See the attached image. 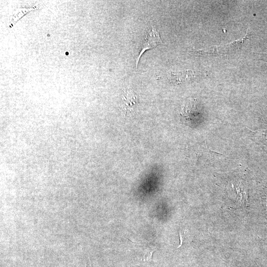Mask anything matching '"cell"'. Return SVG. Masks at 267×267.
Instances as JSON below:
<instances>
[{
  "label": "cell",
  "instance_id": "1",
  "mask_svg": "<svg viewBox=\"0 0 267 267\" xmlns=\"http://www.w3.org/2000/svg\"><path fill=\"white\" fill-rule=\"evenodd\" d=\"M248 31L245 36L223 45L206 47L196 51L200 54L222 55L231 53L241 48L244 41L248 39Z\"/></svg>",
  "mask_w": 267,
  "mask_h": 267
},
{
  "label": "cell",
  "instance_id": "2",
  "mask_svg": "<svg viewBox=\"0 0 267 267\" xmlns=\"http://www.w3.org/2000/svg\"><path fill=\"white\" fill-rule=\"evenodd\" d=\"M162 44V40L158 31L152 27L147 34L144 40L138 48L137 55L135 57L136 67L142 54L147 49H152Z\"/></svg>",
  "mask_w": 267,
  "mask_h": 267
},
{
  "label": "cell",
  "instance_id": "3",
  "mask_svg": "<svg viewBox=\"0 0 267 267\" xmlns=\"http://www.w3.org/2000/svg\"><path fill=\"white\" fill-rule=\"evenodd\" d=\"M180 114L188 124H193L200 114L198 103L195 99L188 100L182 106Z\"/></svg>",
  "mask_w": 267,
  "mask_h": 267
},
{
  "label": "cell",
  "instance_id": "4",
  "mask_svg": "<svg viewBox=\"0 0 267 267\" xmlns=\"http://www.w3.org/2000/svg\"><path fill=\"white\" fill-rule=\"evenodd\" d=\"M122 100L121 108L126 116H130L138 103L137 95L129 87L124 90Z\"/></svg>",
  "mask_w": 267,
  "mask_h": 267
},
{
  "label": "cell",
  "instance_id": "5",
  "mask_svg": "<svg viewBox=\"0 0 267 267\" xmlns=\"http://www.w3.org/2000/svg\"><path fill=\"white\" fill-rule=\"evenodd\" d=\"M194 76L193 71L189 70L183 72H171L168 74V77L170 79L178 84L188 81L193 78Z\"/></svg>",
  "mask_w": 267,
  "mask_h": 267
},
{
  "label": "cell",
  "instance_id": "6",
  "mask_svg": "<svg viewBox=\"0 0 267 267\" xmlns=\"http://www.w3.org/2000/svg\"><path fill=\"white\" fill-rule=\"evenodd\" d=\"M154 251H150L146 253L143 256L144 261H147L152 259Z\"/></svg>",
  "mask_w": 267,
  "mask_h": 267
},
{
  "label": "cell",
  "instance_id": "7",
  "mask_svg": "<svg viewBox=\"0 0 267 267\" xmlns=\"http://www.w3.org/2000/svg\"><path fill=\"white\" fill-rule=\"evenodd\" d=\"M262 57L261 60L266 62H267V53L260 54Z\"/></svg>",
  "mask_w": 267,
  "mask_h": 267
},
{
  "label": "cell",
  "instance_id": "8",
  "mask_svg": "<svg viewBox=\"0 0 267 267\" xmlns=\"http://www.w3.org/2000/svg\"><path fill=\"white\" fill-rule=\"evenodd\" d=\"M184 235L182 234V232H181L180 231L179 232V238H180V246H181L182 245V241L184 239Z\"/></svg>",
  "mask_w": 267,
  "mask_h": 267
}]
</instances>
